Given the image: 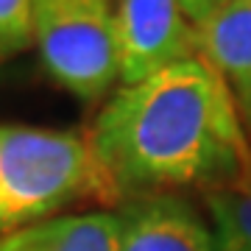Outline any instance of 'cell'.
Masks as SVG:
<instances>
[{"label": "cell", "mask_w": 251, "mask_h": 251, "mask_svg": "<svg viewBox=\"0 0 251 251\" xmlns=\"http://www.w3.org/2000/svg\"><path fill=\"white\" fill-rule=\"evenodd\" d=\"M90 145L120 204L134 196L221 187L251 176V143L232 95L201 56L120 87Z\"/></svg>", "instance_id": "cell-1"}, {"label": "cell", "mask_w": 251, "mask_h": 251, "mask_svg": "<svg viewBox=\"0 0 251 251\" xmlns=\"http://www.w3.org/2000/svg\"><path fill=\"white\" fill-rule=\"evenodd\" d=\"M75 201L120 204L90 137L36 126H0V234L50 221Z\"/></svg>", "instance_id": "cell-2"}, {"label": "cell", "mask_w": 251, "mask_h": 251, "mask_svg": "<svg viewBox=\"0 0 251 251\" xmlns=\"http://www.w3.org/2000/svg\"><path fill=\"white\" fill-rule=\"evenodd\" d=\"M34 42L53 81L81 100L120 81L115 0H34Z\"/></svg>", "instance_id": "cell-3"}, {"label": "cell", "mask_w": 251, "mask_h": 251, "mask_svg": "<svg viewBox=\"0 0 251 251\" xmlns=\"http://www.w3.org/2000/svg\"><path fill=\"white\" fill-rule=\"evenodd\" d=\"M120 87L198 56L196 25L181 0H115Z\"/></svg>", "instance_id": "cell-4"}, {"label": "cell", "mask_w": 251, "mask_h": 251, "mask_svg": "<svg viewBox=\"0 0 251 251\" xmlns=\"http://www.w3.org/2000/svg\"><path fill=\"white\" fill-rule=\"evenodd\" d=\"M117 215V251H218L215 234L184 196L126 198Z\"/></svg>", "instance_id": "cell-5"}, {"label": "cell", "mask_w": 251, "mask_h": 251, "mask_svg": "<svg viewBox=\"0 0 251 251\" xmlns=\"http://www.w3.org/2000/svg\"><path fill=\"white\" fill-rule=\"evenodd\" d=\"M196 48L226 84L251 143V0H229L198 23Z\"/></svg>", "instance_id": "cell-6"}, {"label": "cell", "mask_w": 251, "mask_h": 251, "mask_svg": "<svg viewBox=\"0 0 251 251\" xmlns=\"http://www.w3.org/2000/svg\"><path fill=\"white\" fill-rule=\"evenodd\" d=\"M0 251H117L115 212L62 215L0 237Z\"/></svg>", "instance_id": "cell-7"}, {"label": "cell", "mask_w": 251, "mask_h": 251, "mask_svg": "<svg viewBox=\"0 0 251 251\" xmlns=\"http://www.w3.org/2000/svg\"><path fill=\"white\" fill-rule=\"evenodd\" d=\"M201 198L215 221V234L232 237L251 249V176L209 187L201 193Z\"/></svg>", "instance_id": "cell-8"}, {"label": "cell", "mask_w": 251, "mask_h": 251, "mask_svg": "<svg viewBox=\"0 0 251 251\" xmlns=\"http://www.w3.org/2000/svg\"><path fill=\"white\" fill-rule=\"evenodd\" d=\"M34 45V0H0V59Z\"/></svg>", "instance_id": "cell-9"}, {"label": "cell", "mask_w": 251, "mask_h": 251, "mask_svg": "<svg viewBox=\"0 0 251 251\" xmlns=\"http://www.w3.org/2000/svg\"><path fill=\"white\" fill-rule=\"evenodd\" d=\"M181 3H184V11H187V17L193 20V25H198V23H204L212 11L226 6L229 0H181Z\"/></svg>", "instance_id": "cell-10"}, {"label": "cell", "mask_w": 251, "mask_h": 251, "mask_svg": "<svg viewBox=\"0 0 251 251\" xmlns=\"http://www.w3.org/2000/svg\"><path fill=\"white\" fill-rule=\"evenodd\" d=\"M215 249L218 251H251L249 246H243V243L232 240V237H221V234H215Z\"/></svg>", "instance_id": "cell-11"}]
</instances>
